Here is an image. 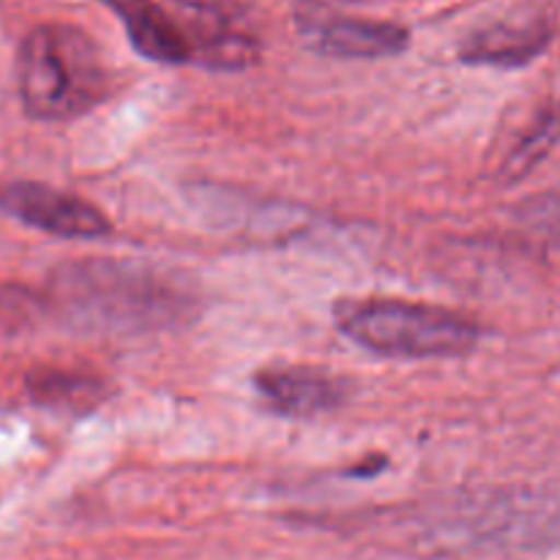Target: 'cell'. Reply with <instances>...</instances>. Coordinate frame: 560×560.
Returning <instances> with one entry per match:
<instances>
[{
  "label": "cell",
  "instance_id": "10",
  "mask_svg": "<svg viewBox=\"0 0 560 560\" xmlns=\"http://www.w3.org/2000/svg\"><path fill=\"white\" fill-rule=\"evenodd\" d=\"M560 140V104L558 107L547 109L539 120L534 124V129L517 142L512 153H509L506 164H503V173L509 180H517L523 175H528L541 159L550 153V148Z\"/></svg>",
  "mask_w": 560,
  "mask_h": 560
},
{
  "label": "cell",
  "instance_id": "1",
  "mask_svg": "<svg viewBox=\"0 0 560 560\" xmlns=\"http://www.w3.org/2000/svg\"><path fill=\"white\" fill-rule=\"evenodd\" d=\"M52 304L85 331L145 334L189 320L195 299L151 268L93 257L55 273Z\"/></svg>",
  "mask_w": 560,
  "mask_h": 560
},
{
  "label": "cell",
  "instance_id": "7",
  "mask_svg": "<svg viewBox=\"0 0 560 560\" xmlns=\"http://www.w3.org/2000/svg\"><path fill=\"white\" fill-rule=\"evenodd\" d=\"M120 20L131 47L153 63H195V36L156 0H102Z\"/></svg>",
  "mask_w": 560,
  "mask_h": 560
},
{
  "label": "cell",
  "instance_id": "5",
  "mask_svg": "<svg viewBox=\"0 0 560 560\" xmlns=\"http://www.w3.org/2000/svg\"><path fill=\"white\" fill-rule=\"evenodd\" d=\"M301 36L315 52L339 60H377L405 52L410 33L397 22L350 14H306Z\"/></svg>",
  "mask_w": 560,
  "mask_h": 560
},
{
  "label": "cell",
  "instance_id": "11",
  "mask_svg": "<svg viewBox=\"0 0 560 560\" xmlns=\"http://www.w3.org/2000/svg\"><path fill=\"white\" fill-rule=\"evenodd\" d=\"M517 217L523 219L525 224H530V228L560 235V189L525 200L523 206L517 208Z\"/></svg>",
  "mask_w": 560,
  "mask_h": 560
},
{
  "label": "cell",
  "instance_id": "4",
  "mask_svg": "<svg viewBox=\"0 0 560 560\" xmlns=\"http://www.w3.org/2000/svg\"><path fill=\"white\" fill-rule=\"evenodd\" d=\"M0 211L16 222L58 238H102L109 222L96 206L55 186L14 180L0 186Z\"/></svg>",
  "mask_w": 560,
  "mask_h": 560
},
{
  "label": "cell",
  "instance_id": "6",
  "mask_svg": "<svg viewBox=\"0 0 560 560\" xmlns=\"http://www.w3.org/2000/svg\"><path fill=\"white\" fill-rule=\"evenodd\" d=\"M262 402L282 416L312 419L342 408L348 383L320 366H271L255 377Z\"/></svg>",
  "mask_w": 560,
  "mask_h": 560
},
{
  "label": "cell",
  "instance_id": "3",
  "mask_svg": "<svg viewBox=\"0 0 560 560\" xmlns=\"http://www.w3.org/2000/svg\"><path fill=\"white\" fill-rule=\"evenodd\" d=\"M334 320L345 337L388 359H454L470 353L481 337L468 317L394 299L339 301Z\"/></svg>",
  "mask_w": 560,
  "mask_h": 560
},
{
  "label": "cell",
  "instance_id": "9",
  "mask_svg": "<svg viewBox=\"0 0 560 560\" xmlns=\"http://www.w3.org/2000/svg\"><path fill=\"white\" fill-rule=\"evenodd\" d=\"M27 392L38 405L49 408H91L102 399L104 386L88 375L60 370H38L27 377Z\"/></svg>",
  "mask_w": 560,
  "mask_h": 560
},
{
  "label": "cell",
  "instance_id": "8",
  "mask_svg": "<svg viewBox=\"0 0 560 560\" xmlns=\"http://www.w3.org/2000/svg\"><path fill=\"white\" fill-rule=\"evenodd\" d=\"M547 22H495L470 33L459 47V58L474 66H501L517 69L539 58L550 44Z\"/></svg>",
  "mask_w": 560,
  "mask_h": 560
},
{
  "label": "cell",
  "instance_id": "2",
  "mask_svg": "<svg viewBox=\"0 0 560 560\" xmlns=\"http://www.w3.org/2000/svg\"><path fill=\"white\" fill-rule=\"evenodd\" d=\"M20 96L38 120H69L96 107L107 93V69L96 44L74 25L33 27L16 60Z\"/></svg>",
  "mask_w": 560,
  "mask_h": 560
}]
</instances>
